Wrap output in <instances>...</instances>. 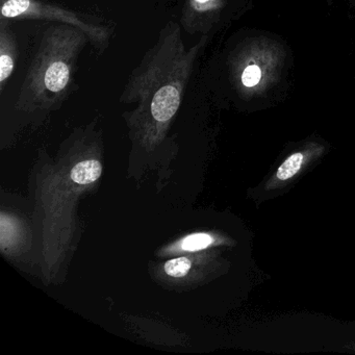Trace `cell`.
Returning <instances> with one entry per match:
<instances>
[{"label": "cell", "instance_id": "277c9868", "mask_svg": "<svg viewBox=\"0 0 355 355\" xmlns=\"http://www.w3.org/2000/svg\"><path fill=\"white\" fill-rule=\"evenodd\" d=\"M1 16L7 19L51 20L76 26L86 33L89 40L101 47L110 38L109 30L87 21L78 14L40 0H6L1 6Z\"/></svg>", "mask_w": 355, "mask_h": 355}, {"label": "cell", "instance_id": "30bf717a", "mask_svg": "<svg viewBox=\"0 0 355 355\" xmlns=\"http://www.w3.org/2000/svg\"><path fill=\"white\" fill-rule=\"evenodd\" d=\"M192 267V263L187 257H178L165 263V272L168 275L174 278H180L186 276Z\"/></svg>", "mask_w": 355, "mask_h": 355}, {"label": "cell", "instance_id": "3957f363", "mask_svg": "<svg viewBox=\"0 0 355 355\" xmlns=\"http://www.w3.org/2000/svg\"><path fill=\"white\" fill-rule=\"evenodd\" d=\"M284 51L276 41L257 38L243 45L234 55L232 70L234 85L245 98L268 92L279 80Z\"/></svg>", "mask_w": 355, "mask_h": 355}, {"label": "cell", "instance_id": "52a82bcc", "mask_svg": "<svg viewBox=\"0 0 355 355\" xmlns=\"http://www.w3.org/2000/svg\"><path fill=\"white\" fill-rule=\"evenodd\" d=\"M103 167L98 161L89 159V161L80 162L78 165L72 168L70 178L76 184L80 186L92 184L101 178Z\"/></svg>", "mask_w": 355, "mask_h": 355}, {"label": "cell", "instance_id": "9c48e42d", "mask_svg": "<svg viewBox=\"0 0 355 355\" xmlns=\"http://www.w3.org/2000/svg\"><path fill=\"white\" fill-rule=\"evenodd\" d=\"M214 243V238L209 234L199 232V234H191L187 236L182 242V249L188 252L202 250L207 248Z\"/></svg>", "mask_w": 355, "mask_h": 355}, {"label": "cell", "instance_id": "8992f818", "mask_svg": "<svg viewBox=\"0 0 355 355\" xmlns=\"http://www.w3.org/2000/svg\"><path fill=\"white\" fill-rule=\"evenodd\" d=\"M17 43L5 18L0 26V87L3 90L6 82L11 78L17 61Z\"/></svg>", "mask_w": 355, "mask_h": 355}, {"label": "cell", "instance_id": "7a4b0ae2", "mask_svg": "<svg viewBox=\"0 0 355 355\" xmlns=\"http://www.w3.org/2000/svg\"><path fill=\"white\" fill-rule=\"evenodd\" d=\"M88 40L86 33L76 26L59 24L47 28L26 74L20 103H51L63 96Z\"/></svg>", "mask_w": 355, "mask_h": 355}, {"label": "cell", "instance_id": "8fae6325", "mask_svg": "<svg viewBox=\"0 0 355 355\" xmlns=\"http://www.w3.org/2000/svg\"><path fill=\"white\" fill-rule=\"evenodd\" d=\"M353 3H355V0H352Z\"/></svg>", "mask_w": 355, "mask_h": 355}, {"label": "cell", "instance_id": "6da1fadb", "mask_svg": "<svg viewBox=\"0 0 355 355\" xmlns=\"http://www.w3.org/2000/svg\"><path fill=\"white\" fill-rule=\"evenodd\" d=\"M205 40V37L192 49H187L180 26L170 22L130 76L122 95L125 103H139V111L147 110L149 118L157 125L169 123L180 109Z\"/></svg>", "mask_w": 355, "mask_h": 355}, {"label": "cell", "instance_id": "5b68a950", "mask_svg": "<svg viewBox=\"0 0 355 355\" xmlns=\"http://www.w3.org/2000/svg\"><path fill=\"white\" fill-rule=\"evenodd\" d=\"M325 147L319 143H309L300 150L295 151L288 155L284 163L276 170L275 174L268 180L266 184L267 190H275L298 176L311 162L321 157Z\"/></svg>", "mask_w": 355, "mask_h": 355}, {"label": "cell", "instance_id": "7c38bea8", "mask_svg": "<svg viewBox=\"0 0 355 355\" xmlns=\"http://www.w3.org/2000/svg\"><path fill=\"white\" fill-rule=\"evenodd\" d=\"M328 1H331V0H328Z\"/></svg>", "mask_w": 355, "mask_h": 355}, {"label": "cell", "instance_id": "ba28073f", "mask_svg": "<svg viewBox=\"0 0 355 355\" xmlns=\"http://www.w3.org/2000/svg\"><path fill=\"white\" fill-rule=\"evenodd\" d=\"M223 5V0H189L186 17L197 18L200 15L213 13Z\"/></svg>", "mask_w": 355, "mask_h": 355}]
</instances>
